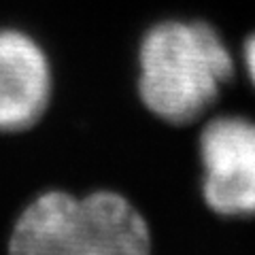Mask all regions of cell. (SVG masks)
Wrapping results in <instances>:
<instances>
[{
    "mask_svg": "<svg viewBox=\"0 0 255 255\" xmlns=\"http://www.w3.org/2000/svg\"><path fill=\"white\" fill-rule=\"evenodd\" d=\"M6 255H153L142 211L117 189H43L13 221Z\"/></svg>",
    "mask_w": 255,
    "mask_h": 255,
    "instance_id": "cell-1",
    "label": "cell"
},
{
    "mask_svg": "<svg viewBox=\"0 0 255 255\" xmlns=\"http://www.w3.org/2000/svg\"><path fill=\"white\" fill-rule=\"evenodd\" d=\"M140 100L166 124L187 126L219 98L234 73L232 53L202 21H164L140 45Z\"/></svg>",
    "mask_w": 255,
    "mask_h": 255,
    "instance_id": "cell-2",
    "label": "cell"
},
{
    "mask_svg": "<svg viewBox=\"0 0 255 255\" xmlns=\"http://www.w3.org/2000/svg\"><path fill=\"white\" fill-rule=\"evenodd\" d=\"M200 198L215 217L238 221L255 217V122L221 115L198 138Z\"/></svg>",
    "mask_w": 255,
    "mask_h": 255,
    "instance_id": "cell-3",
    "label": "cell"
},
{
    "mask_svg": "<svg viewBox=\"0 0 255 255\" xmlns=\"http://www.w3.org/2000/svg\"><path fill=\"white\" fill-rule=\"evenodd\" d=\"M51 98V68L34 38L0 30V134L30 130Z\"/></svg>",
    "mask_w": 255,
    "mask_h": 255,
    "instance_id": "cell-4",
    "label": "cell"
},
{
    "mask_svg": "<svg viewBox=\"0 0 255 255\" xmlns=\"http://www.w3.org/2000/svg\"><path fill=\"white\" fill-rule=\"evenodd\" d=\"M243 58H245V68H247V75H249L251 83H253V87H255V34H251V36H249V41L245 43Z\"/></svg>",
    "mask_w": 255,
    "mask_h": 255,
    "instance_id": "cell-5",
    "label": "cell"
}]
</instances>
